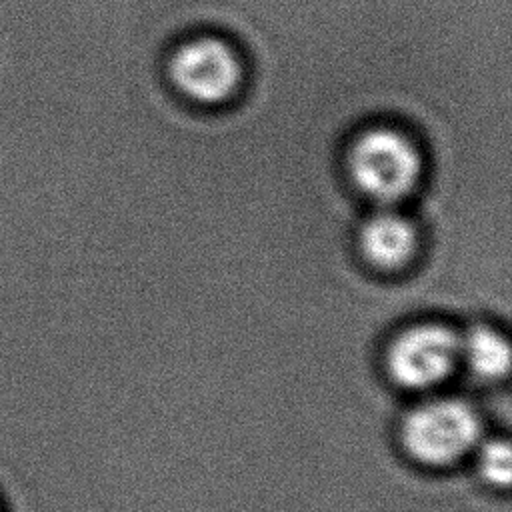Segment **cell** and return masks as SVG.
Returning <instances> with one entry per match:
<instances>
[{
    "instance_id": "8992f818",
    "label": "cell",
    "mask_w": 512,
    "mask_h": 512,
    "mask_svg": "<svg viewBox=\"0 0 512 512\" xmlns=\"http://www.w3.org/2000/svg\"><path fill=\"white\" fill-rule=\"evenodd\" d=\"M460 362L480 380H500L510 370V344L500 330L478 324L460 336Z\"/></svg>"
},
{
    "instance_id": "6da1fadb",
    "label": "cell",
    "mask_w": 512,
    "mask_h": 512,
    "mask_svg": "<svg viewBox=\"0 0 512 512\" xmlns=\"http://www.w3.org/2000/svg\"><path fill=\"white\" fill-rule=\"evenodd\" d=\"M348 172L354 186L370 200L394 206L416 188L422 174V156L406 132L376 124L352 140Z\"/></svg>"
},
{
    "instance_id": "5b68a950",
    "label": "cell",
    "mask_w": 512,
    "mask_h": 512,
    "mask_svg": "<svg viewBox=\"0 0 512 512\" xmlns=\"http://www.w3.org/2000/svg\"><path fill=\"white\" fill-rule=\"evenodd\" d=\"M362 256L380 270H400L418 248L414 222L392 206H382L364 220L358 232Z\"/></svg>"
},
{
    "instance_id": "7a4b0ae2",
    "label": "cell",
    "mask_w": 512,
    "mask_h": 512,
    "mask_svg": "<svg viewBox=\"0 0 512 512\" xmlns=\"http://www.w3.org/2000/svg\"><path fill=\"white\" fill-rule=\"evenodd\" d=\"M480 436L476 408L460 398L426 400L406 414L400 428L406 454L428 468L452 466L480 444Z\"/></svg>"
},
{
    "instance_id": "52a82bcc",
    "label": "cell",
    "mask_w": 512,
    "mask_h": 512,
    "mask_svg": "<svg viewBox=\"0 0 512 512\" xmlns=\"http://www.w3.org/2000/svg\"><path fill=\"white\" fill-rule=\"evenodd\" d=\"M478 472L482 480L494 488H506L512 478V452L504 438L478 444Z\"/></svg>"
},
{
    "instance_id": "3957f363",
    "label": "cell",
    "mask_w": 512,
    "mask_h": 512,
    "mask_svg": "<svg viewBox=\"0 0 512 512\" xmlns=\"http://www.w3.org/2000/svg\"><path fill=\"white\" fill-rule=\"evenodd\" d=\"M458 364L460 336L438 322L402 330L386 350V370L406 390H430L442 384Z\"/></svg>"
},
{
    "instance_id": "277c9868",
    "label": "cell",
    "mask_w": 512,
    "mask_h": 512,
    "mask_svg": "<svg viewBox=\"0 0 512 512\" xmlns=\"http://www.w3.org/2000/svg\"><path fill=\"white\" fill-rule=\"evenodd\" d=\"M174 86L194 102L220 104L230 100L242 82V62L232 44L218 36H196L182 42L170 62Z\"/></svg>"
}]
</instances>
